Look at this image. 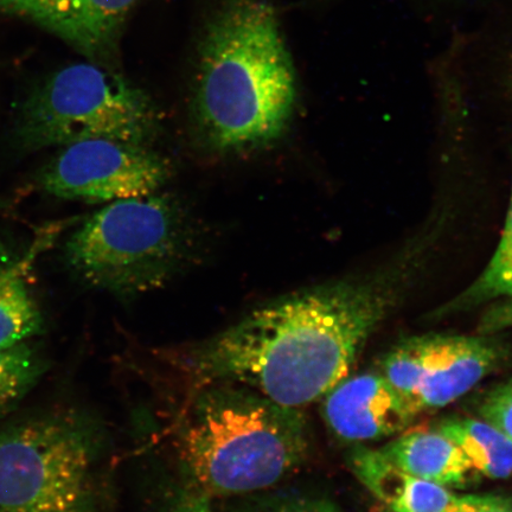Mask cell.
<instances>
[{
  "label": "cell",
  "instance_id": "1",
  "mask_svg": "<svg viewBox=\"0 0 512 512\" xmlns=\"http://www.w3.org/2000/svg\"><path fill=\"white\" fill-rule=\"evenodd\" d=\"M415 265L407 258L371 278L287 294L207 341L171 351L170 361L194 389L236 383L302 409L348 377Z\"/></svg>",
  "mask_w": 512,
  "mask_h": 512
},
{
  "label": "cell",
  "instance_id": "2",
  "mask_svg": "<svg viewBox=\"0 0 512 512\" xmlns=\"http://www.w3.org/2000/svg\"><path fill=\"white\" fill-rule=\"evenodd\" d=\"M297 86L271 4L228 0L198 50L192 114L203 142L219 153L265 149L290 123Z\"/></svg>",
  "mask_w": 512,
  "mask_h": 512
},
{
  "label": "cell",
  "instance_id": "3",
  "mask_svg": "<svg viewBox=\"0 0 512 512\" xmlns=\"http://www.w3.org/2000/svg\"><path fill=\"white\" fill-rule=\"evenodd\" d=\"M176 447L191 494L232 497L266 491L304 463L309 428L302 409L230 382L195 389Z\"/></svg>",
  "mask_w": 512,
  "mask_h": 512
},
{
  "label": "cell",
  "instance_id": "4",
  "mask_svg": "<svg viewBox=\"0 0 512 512\" xmlns=\"http://www.w3.org/2000/svg\"><path fill=\"white\" fill-rule=\"evenodd\" d=\"M192 238L179 203L155 192L96 211L70 236L66 256L86 284L133 297L169 283L189 260Z\"/></svg>",
  "mask_w": 512,
  "mask_h": 512
},
{
  "label": "cell",
  "instance_id": "5",
  "mask_svg": "<svg viewBox=\"0 0 512 512\" xmlns=\"http://www.w3.org/2000/svg\"><path fill=\"white\" fill-rule=\"evenodd\" d=\"M98 459V434L78 413L0 426V512H96Z\"/></svg>",
  "mask_w": 512,
  "mask_h": 512
},
{
  "label": "cell",
  "instance_id": "6",
  "mask_svg": "<svg viewBox=\"0 0 512 512\" xmlns=\"http://www.w3.org/2000/svg\"><path fill=\"white\" fill-rule=\"evenodd\" d=\"M158 128L149 95L115 70L88 62L59 70L31 95L16 137L30 152L89 139L147 146Z\"/></svg>",
  "mask_w": 512,
  "mask_h": 512
},
{
  "label": "cell",
  "instance_id": "7",
  "mask_svg": "<svg viewBox=\"0 0 512 512\" xmlns=\"http://www.w3.org/2000/svg\"><path fill=\"white\" fill-rule=\"evenodd\" d=\"M170 175L169 163L147 146L89 139L62 147L41 184L63 200L111 203L155 194Z\"/></svg>",
  "mask_w": 512,
  "mask_h": 512
},
{
  "label": "cell",
  "instance_id": "8",
  "mask_svg": "<svg viewBox=\"0 0 512 512\" xmlns=\"http://www.w3.org/2000/svg\"><path fill=\"white\" fill-rule=\"evenodd\" d=\"M138 0H0L2 14L35 23L89 62L113 69L124 25Z\"/></svg>",
  "mask_w": 512,
  "mask_h": 512
},
{
  "label": "cell",
  "instance_id": "9",
  "mask_svg": "<svg viewBox=\"0 0 512 512\" xmlns=\"http://www.w3.org/2000/svg\"><path fill=\"white\" fill-rule=\"evenodd\" d=\"M416 413L383 375L339 382L324 396L323 418L345 441H375L405 431Z\"/></svg>",
  "mask_w": 512,
  "mask_h": 512
},
{
  "label": "cell",
  "instance_id": "10",
  "mask_svg": "<svg viewBox=\"0 0 512 512\" xmlns=\"http://www.w3.org/2000/svg\"><path fill=\"white\" fill-rule=\"evenodd\" d=\"M421 341L424 367L415 400L418 413L462 398L503 358V348L492 338L425 336Z\"/></svg>",
  "mask_w": 512,
  "mask_h": 512
},
{
  "label": "cell",
  "instance_id": "11",
  "mask_svg": "<svg viewBox=\"0 0 512 512\" xmlns=\"http://www.w3.org/2000/svg\"><path fill=\"white\" fill-rule=\"evenodd\" d=\"M354 464L362 482L392 512H450L458 502L445 486L408 475L381 451L360 453Z\"/></svg>",
  "mask_w": 512,
  "mask_h": 512
},
{
  "label": "cell",
  "instance_id": "12",
  "mask_svg": "<svg viewBox=\"0 0 512 512\" xmlns=\"http://www.w3.org/2000/svg\"><path fill=\"white\" fill-rule=\"evenodd\" d=\"M381 452L408 475L443 486L464 485L475 470L465 453L440 432L403 434Z\"/></svg>",
  "mask_w": 512,
  "mask_h": 512
},
{
  "label": "cell",
  "instance_id": "13",
  "mask_svg": "<svg viewBox=\"0 0 512 512\" xmlns=\"http://www.w3.org/2000/svg\"><path fill=\"white\" fill-rule=\"evenodd\" d=\"M24 266L0 243V349L28 342L44 331V318L25 280Z\"/></svg>",
  "mask_w": 512,
  "mask_h": 512
},
{
  "label": "cell",
  "instance_id": "14",
  "mask_svg": "<svg viewBox=\"0 0 512 512\" xmlns=\"http://www.w3.org/2000/svg\"><path fill=\"white\" fill-rule=\"evenodd\" d=\"M439 432L469 458L473 469L491 479L512 475V440L495 426L475 419H450Z\"/></svg>",
  "mask_w": 512,
  "mask_h": 512
},
{
  "label": "cell",
  "instance_id": "15",
  "mask_svg": "<svg viewBox=\"0 0 512 512\" xmlns=\"http://www.w3.org/2000/svg\"><path fill=\"white\" fill-rule=\"evenodd\" d=\"M48 369L46 355L29 341L0 349V418L15 411Z\"/></svg>",
  "mask_w": 512,
  "mask_h": 512
},
{
  "label": "cell",
  "instance_id": "16",
  "mask_svg": "<svg viewBox=\"0 0 512 512\" xmlns=\"http://www.w3.org/2000/svg\"><path fill=\"white\" fill-rule=\"evenodd\" d=\"M502 297H512V196L501 242L488 267L475 283L438 313L448 315Z\"/></svg>",
  "mask_w": 512,
  "mask_h": 512
},
{
  "label": "cell",
  "instance_id": "17",
  "mask_svg": "<svg viewBox=\"0 0 512 512\" xmlns=\"http://www.w3.org/2000/svg\"><path fill=\"white\" fill-rule=\"evenodd\" d=\"M422 367H424V348H422L421 337L401 343L383 362V376L416 414L418 412L415 409V400L419 392Z\"/></svg>",
  "mask_w": 512,
  "mask_h": 512
},
{
  "label": "cell",
  "instance_id": "18",
  "mask_svg": "<svg viewBox=\"0 0 512 512\" xmlns=\"http://www.w3.org/2000/svg\"><path fill=\"white\" fill-rule=\"evenodd\" d=\"M484 421L512 440V380L492 390L480 407Z\"/></svg>",
  "mask_w": 512,
  "mask_h": 512
},
{
  "label": "cell",
  "instance_id": "19",
  "mask_svg": "<svg viewBox=\"0 0 512 512\" xmlns=\"http://www.w3.org/2000/svg\"><path fill=\"white\" fill-rule=\"evenodd\" d=\"M255 512H341L335 504L322 498L277 496L264 499Z\"/></svg>",
  "mask_w": 512,
  "mask_h": 512
},
{
  "label": "cell",
  "instance_id": "20",
  "mask_svg": "<svg viewBox=\"0 0 512 512\" xmlns=\"http://www.w3.org/2000/svg\"><path fill=\"white\" fill-rule=\"evenodd\" d=\"M450 512H512V504L495 496L459 497Z\"/></svg>",
  "mask_w": 512,
  "mask_h": 512
},
{
  "label": "cell",
  "instance_id": "21",
  "mask_svg": "<svg viewBox=\"0 0 512 512\" xmlns=\"http://www.w3.org/2000/svg\"><path fill=\"white\" fill-rule=\"evenodd\" d=\"M509 326H512V297L505 298L486 311L480 322V331L482 334H492Z\"/></svg>",
  "mask_w": 512,
  "mask_h": 512
},
{
  "label": "cell",
  "instance_id": "22",
  "mask_svg": "<svg viewBox=\"0 0 512 512\" xmlns=\"http://www.w3.org/2000/svg\"><path fill=\"white\" fill-rule=\"evenodd\" d=\"M172 512H215L211 509L209 499L195 494H185L178 499Z\"/></svg>",
  "mask_w": 512,
  "mask_h": 512
},
{
  "label": "cell",
  "instance_id": "23",
  "mask_svg": "<svg viewBox=\"0 0 512 512\" xmlns=\"http://www.w3.org/2000/svg\"><path fill=\"white\" fill-rule=\"evenodd\" d=\"M4 210L3 203L0 201V211Z\"/></svg>",
  "mask_w": 512,
  "mask_h": 512
}]
</instances>
